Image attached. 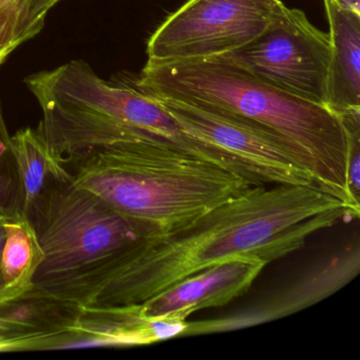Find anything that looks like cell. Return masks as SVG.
<instances>
[{
  "label": "cell",
  "mask_w": 360,
  "mask_h": 360,
  "mask_svg": "<svg viewBox=\"0 0 360 360\" xmlns=\"http://www.w3.org/2000/svg\"><path fill=\"white\" fill-rule=\"evenodd\" d=\"M359 214L315 185L252 187L186 224L139 240L87 307L142 304L238 257L273 262L302 248L317 231Z\"/></svg>",
  "instance_id": "obj_1"
},
{
  "label": "cell",
  "mask_w": 360,
  "mask_h": 360,
  "mask_svg": "<svg viewBox=\"0 0 360 360\" xmlns=\"http://www.w3.org/2000/svg\"><path fill=\"white\" fill-rule=\"evenodd\" d=\"M136 89L245 120L283 140L315 184L360 212L347 185V168L360 128L340 115L257 79L226 56L179 63L147 60Z\"/></svg>",
  "instance_id": "obj_2"
},
{
  "label": "cell",
  "mask_w": 360,
  "mask_h": 360,
  "mask_svg": "<svg viewBox=\"0 0 360 360\" xmlns=\"http://www.w3.org/2000/svg\"><path fill=\"white\" fill-rule=\"evenodd\" d=\"M67 166L77 186L138 223L146 236L172 231L260 185L151 141L90 151Z\"/></svg>",
  "instance_id": "obj_3"
},
{
  "label": "cell",
  "mask_w": 360,
  "mask_h": 360,
  "mask_svg": "<svg viewBox=\"0 0 360 360\" xmlns=\"http://www.w3.org/2000/svg\"><path fill=\"white\" fill-rule=\"evenodd\" d=\"M26 84L43 112L37 128L65 163L121 143L155 141L240 172L231 155L187 134L159 101L107 83L83 60L31 75Z\"/></svg>",
  "instance_id": "obj_4"
},
{
  "label": "cell",
  "mask_w": 360,
  "mask_h": 360,
  "mask_svg": "<svg viewBox=\"0 0 360 360\" xmlns=\"http://www.w3.org/2000/svg\"><path fill=\"white\" fill-rule=\"evenodd\" d=\"M44 259L33 279L41 292L87 307L143 237L138 223L87 189L67 185L37 231Z\"/></svg>",
  "instance_id": "obj_5"
},
{
  "label": "cell",
  "mask_w": 360,
  "mask_h": 360,
  "mask_svg": "<svg viewBox=\"0 0 360 360\" xmlns=\"http://www.w3.org/2000/svg\"><path fill=\"white\" fill-rule=\"evenodd\" d=\"M280 0H188L147 44L148 60L189 62L229 56L269 27Z\"/></svg>",
  "instance_id": "obj_6"
},
{
  "label": "cell",
  "mask_w": 360,
  "mask_h": 360,
  "mask_svg": "<svg viewBox=\"0 0 360 360\" xmlns=\"http://www.w3.org/2000/svg\"><path fill=\"white\" fill-rule=\"evenodd\" d=\"M330 56V34L311 25L304 12L281 3L257 39L225 56L281 91L326 106Z\"/></svg>",
  "instance_id": "obj_7"
},
{
  "label": "cell",
  "mask_w": 360,
  "mask_h": 360,
  "mask_svg": "<svg viewBox=\"0 0 360 360\" xmlns=\"http://www.w3.org/2000/svg\"><path fill=\"white\" fill-rule=\"evenodd\" d=\"M153 98L187 134L231 155L258 184L317 186L294 150L269 130L233 115L168 98Z\"/></svg>",
  "instance_id": "obj_8"
},
{
  "label": "cell",
  "mask_w": 360,
  "mask_h": 360,
  "mask_svg": "<svg viewBox=\"0 0 360 360\" xmlns=\"http://www.w3.org/2000/svg\"><path fill=\"white\" fill-rule=\"evenodd\" d=\"M359 269V246H351L311 267L282 292L244 311L214 319L187 321L181 336L231 332L286 317L338 292L358 275Z\"/></svg>",
  "instance_id": "obj_9"
},
{
  "label": "cell",
  "mask_w": 360,
  "mask_h": 360,
  "mask_svg": "<svg viewBox=\"0 0 360 360\" xmlns=\"http://www.w3.org/2000/svg\"><path fill=\"white\" fill-rule=\"evenodd\" d=\"M186 322L176 315L146 316L141 304L83 307L77 324L60 334L58 349L153 345L181 336Z\"/></svg>",
  "instance_id": "obj_10"
},
{
  "label": "cell",
  "mask_w": 360,
  "mask_h": 360,
  "mask_svg": "<svg viewBox=\"0 0 360 360\" xmlns=\"http://www.w3.org/2000/svg\"><path fill=\"white\" fill-rule=\"evenodd\" d=\"M267 264L262 259L238 257L203 269L142 303L143 313L187 319L201 309L223 307L248 292Z\"/></svg>",
  "instance_id": "obj_11"
},
{
  "label": "cell",
  "mask_w": 360,
  "mask_h": 360,
  "mask_svg": "<svg viewBox=\"0 0 360 360\" xmlns=\"http://www.w3.org/2000/svg\"><path fill=\"white\" fill-rule=\"evenodd\" d=\"M82 305L37 290L0 301V352L34 351L41 339L70 330Z\"/></svg>",
  "instance_id": "obj_12"
},
{
  "label": "cell",
  "mask_w": 360,
  "mask_h": 360,
  "mask_svg": "<svg viewBox=\"0 0 360 360\" xmlns=\"http://www.w3.org/2000/svg\"><path fill=\"white\" fill-rule=\"evenodd\" d=\"M25 191L24 217L35 231L47 218L56 195L73 181L62 158L46 142L39 128H25L12 136Z\"/></svg>",
  "instance_id": "obj_13"
},
{
  "label": "cell",
  "mask_w": 360,
  "mask_h": 360,
  "mask_svg": "<svg viewBox=\"0 0 360 360\" xmlns=\"http://www.w3.org/2000/svg\"><path fill=\"white\" fill-rule=\"evenodd\" d=\"M332 45L326 106L338 115L360 111V13L324 0Z\"/></svg>",
  "instance_id": "obj_14"
},
{
  "label": "cell",
  "mask_w": 360,
  "mask_h": 360,
  "mask_svg": "<svg viewBox=\"0 0 360 360\" xmlns=\"http://www.w3.org/2000/svg\"><path fill=\"white\" fill-rule=\"evenodd\" d=\"M5 231L0 301L14 298L30 290L35 273L44 259L37 231L26 219H6Z\"/></svg>",
  "instance_id": "obj_15"
},
{
  "label": "cell",
  "mask_w": 360,
  "mask_h": 360,
  "mask_svg": "<svg viewBox=\"0 0 360 360\" xmlns=\"http://www.w3.org/2000/svg\"><path fill=\"white\" fill-rule=\"evenodd\" d=\"M25 191L12 136L0 107V217L7 220L25 218Z\"/></svg>",
  "instance_id": "obj_16"
},
{
  "label": "cell",
  "mask_w": 360,
  "mask_h": 360,
  "mask_svg": "<svg viewBox=\"0 0 360 360\" xmlns=\"http://www.w3.org/2000/svg\"><path fill=\"white\" fill-rule=\"evenodd\" d=\"M45 20L32 6L0 0V65L18 46L39 34Z\"/></svg>",
  "instance_id": "obj_17"
},
{
  "label": "cell",
  "mask_w": 360,
  "mask_h": 360,
  "mask_svg": "<svg viewBox=\"0 0 360 360\" xmlns=\"http://www.w3.org/2000/svg\"><path fill=\"white\" fill-rule=\"evenodd\" d=\"M347 185L356 201L359 202L360 193V139L356 140L352 148L347 168ZM360 203V202H359Z\"/></svg>",
  "instance_id": "obj_18"
},
{
  "label": "cell",
  "mask_w": 360,
  "mask_h": 360,
  "mask_svg": "<svg viewBox=\"0 0 360 360\" xmlns=\"http://www.w3.org/2000/svg\"><path fill=\"white\" fill-rule=\"evenodd\" d=\"M60 0H34L35 7L37 11L43 15H47L48 12L53 8Z\"/></svg>",
  "instance_id": "obj_19"
},
{
  "label": "cell",
  "mask_w": 360,
  "mask_h": 360,
  "mask_svg": "<svg viewBox=\"0 0 360 360\" xmlns=\"http://www.w3.org/2000/svg\"><path fill=\"white\" fill-rule=\"evenodd\" d=\"M5 218L0 217V275H1V259H3L4 245L6 242L5 231ZM3 290V283H1V276H0V292Z\"/></svg>",
  "instance_id": "obj_20"
},
{
  "label": "cell",
  "mask_w": 360,
  "mask_h": 360,
  "mask_svg": "<svg viewBox=\"0 0 360 360\" xmlns=\"http://www.w3.org/2000/svg\"><path fill=\"white\" fill-rule=\"evenodd\" d=\"M341 5L360 13V0H337Z\"/></svg>",
  "instance_id": "obj_21"
},
{
  "label": "cell",
  "mask_w": 360,
  "mask_h": 360,
  "mask_svg": "<svg viewBox=\"0 0 360 360\" xmlns=\"http://www.w3.org/2000/svg\"><path fill=\"white\" fill-rule=\"evenodd\" d=\"M13 1H15V3L22 4V5H26V6H32V7H34L35 9H37V7H35L34 0H13ZM39 12V11H37ZM41 14V13H39ZM43 15V14H41ZM45 16V15H44Z\"/></svg>",
  "instance_id": "obj_22"
}]
</instances>
